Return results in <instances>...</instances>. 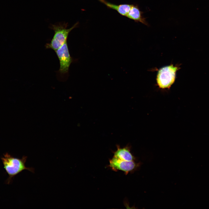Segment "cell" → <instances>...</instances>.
Returning <instances> with one entry per match:
<instances>
[{"instance_id":"1","label":"cell","mask_w":209,"mask_h":209,"mask_svg":"<svg viewBox=\"0 0 209 209\" xmlns=\"http://www.w3.org/2000/svg\"><path fill=\"white\" fill-rule=\"evenodd\" d=\"M27 157L23 156L21 158L15 157L7 152L3 154L1 157L3 167L8 175V177L6 181V184L10 183L14 177L24 170H27L34 173V168L25 166Z\"/></svg>"},{"instance_id":"2","label":"cell","mask_w":209,"mask_h":209,"mask_svg":"<svg viewBox=\"0 0 209 209\" xmlns=\"http://www.w3.org/2000/svg\"><path fill=\"white\" fill-rule=\"evenodd\" d=\"M78 25L77 23L69 29L67 28V25L65 24L52 26L51 28L54 31V34L50 42L45 45L46 48L56 51L67 41L69 33Z\"/></svg>"},{"instance_id":"3","label":"cell","mask_w":209,"mask_h":209,"mask_svg":"<svg viewBox=\"0 0 209 209\" xmlns=\"http://www.w3.org/2000/svg\"><path fill=\"white\" fill-rule=\"evenodd\" d=\"M178 67L173 65L164 67L159 69L157 76L158 87L162 89H169L174 82Z\"/></svg>"},{"instance_id":"4","label":"cell","mask_w":209,"mask_h":209,"mask_svg":"<svg viewBox=\"0 0 209 209\" xmlns=\"http://www.w3.org/2000/svg\"><path fill=\"white\" fill-rule=\"evenodd\" d=\"M55 51L60 62L59 73L62 74L67 73L73 60L69 52L67 41Z\"/></svg>"},{"instance_id":"5","label":"cell","mask_w":209,"mask_h":209,"mask_svg":"<svg viewBox=\"0 0 209 209\" xmlns=\"http://www.w3.org/2000/svg\"><path fill=\"white\" fill-rule=\"evenodd\" d=\"M109 166L115 171L121 170L127 174L134 170L138 165L134 161L122 160L113 157L109 160Z\"/></svg>"},{"instance_id":"6","label":"cell","mask_w":209,"mask_h":209,"mask_svg":"<svg viewBox=\"0 0 209 209\" xmlns=\"http://www.w3.org/2000/svg\"><path fill=\"white\" fill-rule=\"evenodd\" d=\"M143 13L137 5H133L126 17L136 22H140L146 26H148L146 18L143 15Z\"/></svg>"},{"instance_id":"7","label":"cell","mask_w":209,"mask_h":209,"mask_svg":"<svg viewBox=\"0 0 209 209\" xmlns=\"http://www.w3.org/2000/svg\"><path fill=\"white\" fill-rule=\"evenodd\" d=\"M117 150L114 152L113 156L121 160L127 161H133L134 157L128 147L120 148L117 145Z\"/></svg>"},{"instance_id":"8","label":"cell","mask_w":209,"mask_h":209,"mask_svg":"<svg viewBox=\"0 0 209 209\" xmlns=\"http://www.w3.org/2000/svg\"><path fill=\"white\" fill-rule=\"evenodd\" d=\"M105 5L109 8L116 10L121 15L125 17L127 16L133 6V4H126L117 5L107 2Z\"/></svg>"},{"instance_id":"9","label":"cell","mask_w":209,"mask_h":209,"mask_svg":"<svg viewBox=\"0 0 209 209\" xmlns=\"http://www.w3.org/2000/svg\"><path fill=\"white\" fill-rule=\"evenodd\" d=\"M101 2L104 3H105L107 1L105 0H98Z\"/></svg>"}]
</instances>
